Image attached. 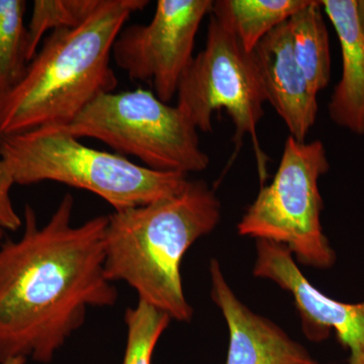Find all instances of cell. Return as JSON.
<instances>
[{
  "instance_id": "obj_16",
  "label": "cell",
  "mask_w": 364,
  "mask_h": 364,
  "mask_svg": "<svg viewBox=\"0 0 364 364\" xmlns=\"http://www.w3.org/2000/svg\"><path fill=\"white\" fill-rule=\"evenodd\" d=\"M102 0H35L30 23L26 26V55L30 63L46 33L85 23Z\"/></svg>"
},
{
  "instance_id": "obj_2",
  "label": "cell",
  "mask_w": 364,
  "mask_h": 364,
  "mask_svg": "<svg viewBox=\"0 0 364 364\" xmlns=\"http://www.w3.org/2000/svg\"><path fill=\"white\" fill-rule=\"evenodd\" d=\"M148 0H102L80 26L53 31L25 75L0 98V138L66 128L98 97L114 92L112 45Z\"/></svg>"
},
{
  "instance_id": "obj_17",
  "label": "cell",
  "mask_w": 364,
  "mask_h": 364,
  "mask_svg": "<svg viewBox=\"0 0 364 364\" xmlns=\"http://www.w3.org/2000/svg\"><path fill=\"white\" fill-rule=\"evenodd\" d=\"M171 320L168 314L140 299L136 306L127 309V344L123 364H152L158 340Z\"/></svg>"
},
{
  "instance_id": "obj_20",
  "label": "cell",
  "mask_w": 364,
  "mask_h": 364,
  "mask_svg": "<svg viewBox=\"0 0 364 364\" xmlns=\"http://www.w3.org/2000/svg\"><path fill=\"white\" fill-rule=\"evenodd\" d=\"M26 361H28V358H23V356H14V358L6 359L0 364H26Z\"/></svg>"
},
{
  "instance_id": "obj_15",
  "label": "cell",
  "mask_w": 364,
  "mask_h": 364,
  "mask_svg": "<svg viewBox=\"0 0 364 364\" xmlns=\"http://www.w3.org/2000/svg\"><path fill=\"white\" fill-rule=\"evenodd\" d=\"M25 0H0V98L20 82L28 67Z\"/></svg>"
},
{
  "instance_id": "obj_7",
  "label": "cell",
  "mask_w": 364,
  "mask_h": 364,
  "mask_svg": "<svg viewBox=\"0 0 364 364\" xmlns=\"http://www.w3.org/2000/svg\"><path fill=\"white\" fill-rule=\"evenodd\" d=\"M210 14L205 49L184 72L176 107L196 130L213 131V116L224 109L235 127V142L254 136L264 116L267 100L252 53L242 47L234 33Z\"/></svg>"
},
{
  "instance_id": "obj_5",
  "label": "cell",
  "mask_w": 364,
  "mask_h": 364,
  "mask_svg": "<svg viewBox=\"0 0 364 364\" xmlns=\"http://www.w3.org/2000/svg\"><path fill=\"white\" fill-rule=\"evenodd\" d=\"M58 131L78 140L97 139L117 154L138 158L157 171L188 176L210 164L196 127L178 107L163 102L153 91L105 93Z\"/></svg>"
},
{
  "instance_id": "obj_14",
  "label": "cell",
  "mask_w": 364,
  "mask_h": 364,
  "mask_svg": "<svg viewBox=\"0 0 364 364\" xmlns=\"http://www.w3.org/2000/svg\"><path fill=\"white\" fill-rule=\"evenodd\" d=\"M287 23L296 61L318 93L327 87L331 78L329 33L320 1L310 0Z\"/></svg>"
},
{
  "instance_id": "obj_1",
  "label": "cell",
  "mask_w": 364,
  "mask_h": 364,
  "mask_svg": "<svg viewBox=\"0 0 364 364\" xmlns=\"http://www.w3.org/2000/svg\"><path fill=\"white\" fill-rule=\"evenodd\" d=\"M73 210L66 193L39 226L26 205L21 238L0 244V363L14 356L51 363L88 309L116 305L119 294L105 273L109 215L74 226Z\"/></svg>"
},
{
  "instance_id": "obj_19",
  "label": "cell",
  "mask_w": 364,
  "mask_h": 364,
  "mask_svg": "<svg viewBox=\"0 0 364 364\" xmlns=\"http://www.w3.org/2000/svg\"><path fill=\"white\" fill-rule=\"evenodd\" d=\"M356 11H358L359 26L364 35V0H356Z\"/></svg>"
},
{
  "instance_id": "obj_13",
  "label": "cell",
  "mask_w": 364,
  "mask_h": 364,
  "mask_svg": "<svg viewBox=\"0 0 364 364\" xmlns=\"http://www.w3.org/2000/svg\"><path fill=\"white\" fill-rule=\"evenodd\" d=\"M310 0H218L210 14L234 33L242 47L252 53L265 36L289 21Z\"/></svg>"
},
{
  "instance_id": "obj_11",
  "label": "cell",
  "mask_w": 364,
  "mask_h": 364,
  "mask_svg": "<svg viewBox=\"0 0 364 364\" xmlns=\"http://www.w3.org/2000/svg\"><path fill=\"white\" fill-rule=\"evenodd\" d=\"M267 100L289 136L306 142L317 121L318 95L294 54L287 21L265 36L252 52Z\"/></svg>"
},
{
  "instance_id": "obj_10",
  "label": "cell",
  "mask_w": 364,
  "mask_h": 364,
  "mask_svg": "<svg viewBox=\"0 0 364 364\" xmlns=\"http://www.w3.org/2000/svg\"><path fill=\"white\" fill-rule=\"evenodd\" d=\"M210 296L229 330L224 364H318L310 351L279 325L254 313L229 286L217 259L210 262Z\"/></svg>"
},
{
  "instance_id": "obj_4",
  "label": "cell",
  "mask_w": 364,
  "mask_h": 364,
  "mask_svg": "<svg viewBox=\"0 0 364 364\" xmlns=\"http://www.w3.org/2000/svg\"><path fill=\"white\" fill-rule=\"evenodd\" d=\"M0 159L16 184H66L100 196L114 212L176 196L188 182L186 174L141 166L117 153L87 147L58 130L1 136Z\"/></svg>"
},
{
  "instance_id": "obj_6",
  "label": "cell",
  "mask_w": 364,
  "mask_h": 364,
  "mask_svg": "<svg viewBox=\"0 0 364 364\" xmlns=\"http://www.w3.org/2000/svg\"><path fill=\"white\" fill-rule=\"evenodd\" d=\"M329 169L321 141L287 136L274 178L261 186L237 226L238 234L282 244L306 267H332L336 254L321 224L324 203L318 189V179Z\"/></svg>"
},
{
  "instance_id": "obj_12",
  "label": "cell",
  "mask_w": 364,
  "mask_h": 364,
  "mask_svg": "<svg viewBox=\"0 0 364 364\" xmlns=\"http://www.w3.org/2000/svg\"><path fill=\"white\" fill-rule=\"evenodd\" d=\"M341 47L342 75L328 105L330 119L340 128L364 135V35L356 0H321Z\"/></svg>"
},
{
  "instance_id": "obj_9",
  "label": "cell",
  "mask_w": 364,
  "mask_h": 364,
  "mask_svg": "<svg viewBox=\"0 0 364 364\" xmlns=\"http://www.w3.org/2000/svg\"><path fill=\"white\" fill-rule=\"evenodd\" d=\"M253 274L293 296L306 338L321 342L334 330L350 352L349 364H364V301L343 303L326 296L301 273L287 246L265 239L256 240Z\"/></svg>"
},
{
  "instance_id": "obj_18",
  "label": "cell",
  "mask_w": 364,
  "mask_h": 364,
  "mask_svg": "<svg viewBox=\"0 0 364 364\" xmlns=\"http://www.w3.org/2000/svg\"><path fill=\"white\" fill-rule=\"evenodd\" d=\"M14 184L11 170L6 163L0 159V244L6 239L7 231H18L23 225L11 202V191Z\"/></svg>"
},
{
  "instance_id": "obj_3",
  "label": "cell",
  "mask_w": 364,
  "mask_h": 364,
  "mask_svg": "<svg viewBox=\"0 0 364 364\" xmlns=\"http://www.w3.org/2000/svg\"><path fill=\"white\" fill-rule=\"evenodd\" d=\"M221 203L203 181H188L164 200L109 215L105 238V273L124 282L140 301L188 323L193 309L183 291L181 261L198 239L221 220Z\"/></svg>"
},
{
  "instance_id": "obj_8",
  "label": "cell",
  "mask_w": 364,
  "mask_h": 364,
  "mask_svg": "<svg viewBox=\"0 0 364 364\" xmlns=\"http://www.w3.org/2000/svg\"><path fill=\"white\" fill-rule=\"evenodd\" d=\"M212 0H158L147 25L124 26L112 45L114 63L169 104L193 59L196 35Z\"/></svg>"
}]
</instances>
